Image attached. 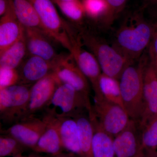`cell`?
<instances>
[{
	"instance_id": "1",
	"label": "cell",
	"mask_w": 157,
	"mask_h": 157,
	"mask_svg": "<svg viewBox=\"0 0 157 157\" xmlns=\"http://www.w3.org/2000/svg\"><path fill=\"white\" fill-rule=\"evenodd\" d=\"M154 25L141 14L135 13L121 26L116 34L114 46L130 61L135 62L142 56L151 42Z\"/></svg>"
},
{
	"instance_id": "2",
	"label": "cell",
	"mask_w": 157,
	"mask_h": 157,
	"mask_svg": "<svg viewBox=\"0 0 157 157\" xmlns=\"http://www.w3.org/2000/svg\"><path fill=\"white\" fill-rule=\"evenodd\" d=\"M147 60L141 56L137 64L129 65L119 79L124 108L131 119L138 123L144 112L143 71Z\"/></svg>"
},
{
	"instance_id": "3",
	"label": "cell",
	"mask_w": 157,
	"mask_h": 157,
	"mask_svg": "<svg viewBox=\"0 0 157 157\" xmlns=\"http://www.w3.org/2000/svg\"><path fill=\"white\" fill-rule=\"evenodd\" d=\"M46 114L55 118L71 117L92 112V106L88 100L69 85L61 83L44 109Z\"/></svg>"
},
{
	"instance_id": "4",
	"label": "cell",
	"mask_w": 157,
	"mask_h": 157,
	"mask_svg": "<svg viewBox=\"0 0 157 157\" xmlns=\"http://www.w3.org/2000/svg\"><path fill=\"white\" fill-rule=\"evenodd\" d=\"M81 39L99 63L102 73L119 79L126 68L132 63L114 46H111L89 34H81Z\"/></svg>"
},
{
	"instance_id": "5",
	"label": "cell",
	"mask_w": 157,
	"mask_h": 157,
	"mask_svg": "<svg viewBox=\"0 0 157 157\" xmlns=\"http://www.w3.org/2000/svg\"><path fill=\"white\" fill-rule=\"evenodd\" d=\"M93 117L102 130L113 138L125 128L131 119L126 110L115 103L103 97H94Z\"/></svg>"
},
{
	"instance_id": "6",
	"label": "cell",
	"mask_w": 157,
	"mask_h": 157,
	"mask_svg": "<svg viewBox=\"0 0 157 157\" xmlns=\"http://www.w3.org/2000/svg\"><path fill=\"white\" fill-rule=\"evenodd\" d=\"M39 15L46 33L71 53L72 31L62 20L52 0H29Z\"/></svg>"
},
{
	"instance_id": "7",
	"label": "cell",
	"mask_w": 157,
	"mask_h": 157,
	"mask_svg": "<svg viewBox=\"0 0 157 157\" xmlns=\"http://www.w3.org/2000/svg\"><path fill=\"white\" fill-rule=\"evenodd\" d=\"M32 85L17 84L0 89V118L6 124L22 119Z\"/></svg>"
},
{
	"instance_id": "8",
	"label": "cell",
	"mask_w": 157,
	"mask_h": 157,
	"mask_svg": "<svg viewBox=\"0 0 157 157\" xmlns=\"http://www.w3.org/2000/svg\"><path fill=\"white\" fill-rule=\"evenodd\" d=\"M53 72L61 83L69 85L90 100V88L87 78L76 63L71 53L60 55Z\"/></svg>"
},
{
	"instance_id": "9",
	"label": "cell",
	"mask_w": 157,
	"mask_h": 157,
	"mask_svg": "<svg viewBox=\"0 0 157 157\" xmlns=\"http://www.w3.org/2000/svg\"><path fill=\"white\" fill-rule=\"evenodd\" d=\"M47 121L35 116L23 119L8 128L1 130V134L14 137L26 148L33 149L47 126Z\"/></svg>"
},
{
	"instance_id": "10",
	"label": "cell",
	"mask_w": 157,
	"mask_h": 157,
	"mask_svg": "<svg viewBox=\"0 0 157 157\" xmlns=\"http://www.w3.org/2000/svg\"><path fill=\"white\" fill-rule=\"evenodd\" d=\"M61 83L52 72L34 83L31 87L28 104L23 119L35 116L37 112L45 109Z\"/></svg>"
},
{
	"instance_id": "11",
	"label": "cell",
	"mask_w": 157,
	"mask_h": 157,
	"mask_svg": "<svg viewBox=\"0 0 157 157\" xmlns=\"http://www.w3.org/2000/svg\"><path fill=\"white\" fill-rule=\"evenodd\" d=\"M72 50L71 53L84 76L91 83L94 97H101L99 79L101 73V67L95 57L82 48L80 41L73 36L71 38Z\"/></svg>"
},
{
	"instance_id": "12",
	"label": "cell",
	"mask_w": 157,
	"mask_h": 157,
	"mask_svg": "<svg viewBox=\"0 0 157 157\" xmlns=\"http://www.w3.org/2000/svg\"><path fill=\"white\" fill-rule=\"evenodd\" d=\"M144 112L139 123L140 128L157 116V74L154 66L147 60L143 71Z\"/></svg>"
},
{
	"instance_id": "13",
	"label": "cell",
	"mask_w": 157,
	"mask_h": 157,
	"mask_svg": "<svg viewBox=\"0 0 157 157\" xmlns=\"http://www.w3.org/2000/svg\"><path fill=\"white\" fill-rule=\"evenodd\" d=\"M57 60L50 62L40 57L29 55L17 68L19 76L18 84L33 85L53 72Z\"/></svg>"
},
{
	"instance_id": "14",
	"label": "cell",
	"mask_w": 157,
	"mask_h": 157,
	"mask_svg": "<svg viewBox=\"0 0 157 157\" xmlns=\"http://www.w3.org/2000/svg\"><path fill=\"white\" fill-rule=\"evenodd\" d=\"M140 145L139 123L131 119L128 126L113 138L114 157H135Z\"/></svg>"
},
{
	"instance_id": "15",
	"label": "cell",
	"mask_w": 157,
	"mask_h": 157,
	"mask_svg": "<svg viewBox=\"0 0 157 157\" xmlns=\"http://www.w3.org/2000/svg\"><path fill=\"white\" fill-rule=\"evenodd\" d=\"M25 33V28L14 13L11 0L6 14L0 19V55L12 46Z\"/></svg>"
},
{
	"instance_id": "16",
	"label": "cell",
	"mask_w": 157,
	"mask_h": 157,
	"mask_svg": "<svg viewBox=\"0 0 157 157\" xmlns=\"http://www.w3.org/2000/svg\"><path fill=\"white\" fill-rule=\"evenodd\" d=\"M25 36L29 55L40 57L50 62L56 61L58 59L60 55L56 53L47 39L50 37L45 33L37 29L25 28Z\"/></svg>"
},
{
	"instance_id": "17",
	"label": "cell",
	"mask_w": 157,
	"mask_h": 157,
	"mask_svg": "<svg viewBox=\"0 0 157 157\" xmlns=\"http://www.w3.org/2000/svg\"><path fill=\"white\" fill-rule=\"evenodd\" d=\"M45 116L47 121V126L32 150L37 153L56 155L63 152L64 148L59 134L56 119L47 114Z\"/></svg>"
},
{
	"instance_id": "18",
	"label": "cell",
	"mask_w": 157,
	"mask_h": 157,
	"mask_svg": "<svg viewBox=\"0 0 157 157\" xmlns=\"http://www.w3.org/2000/svg\"><path fill=\"white\" fill-rule=\"evenodd\" d=\"M64 149L82 157L76 120L73 117L56 118Z\"/></svg>"
},
{
	"instance_id": "19",
	"label": "cell",
	"mask_w": 157,
	"mask_h": 157,
	"mask_svg": "<svg viewBox=\"0 0 157 157\" xmlns=\"http://www.w3.org/2000/svg\"><path fill=\"white\" fill-rule=\"evenodd\" d=\"M11 2L15 15L24 27L40 30L48 36L29 0H11Z\"/></svg>"
},
{
	"instance_id": "20",
	"label": "cell",
	"mask_w": 157,
	"mask_h": 157,
	"mask_svg": "<svg viewBox=\"0 0 157 157\" xmlns=\"http://www.w3.org/2000/svg\"><path fill=\"white\" fill-rule=\"evenodd\" d=\"M86 113H81L74 118L78 128V140L82 157H92V144L94 128L92 121Z\"/></svg>"
},
{
	"instance_id": "21",
	"label": "cell",
	"mask_w": 157,
	"mask_h": 157,
	"mask_svg": "<svg viewBox=\"0 0 157 157\" xmlns=\"http://www.w3.org/2000/svg\"><path fill=\"white\" fill-rule=\"evenodd\" d=\"M90 118L94 128L92 144V157H114V138L102 130L93 118Z\"/></svg>"
},
{
	"instance_id": "22",
	"label": "cell",
	"mask_w": 157,
	"mask_h": 157,
	"mask_svg": "<svg viewBox=\"0 0 157 157\" xmlns=\"http://www.w3.org/2000/svg\"><path fill=\"white\" fill-rule=\"evenodd\" d=\"M27 53L24 33L18 41L0 55V68L17 69Z\"/></svg>"
},
{
	"instance_id": "23",
	"label": "cell",
	"mask_w": 157,
	"mask_h": 157,
	"mask_svg": "<svg viewBox=\"0 0 157 157\" xmlns=\"http://www.w3.org/2000/svg\"><path fill=\"white\" fill-rule=\"evenodd\" d=\"M99 86L101 97L124 108L118 79L102 73L99 79Z\"/></svg>"
},
{
	"instance_id": "24",
	"label": "cell",
	"mask_w": 157,
	"mask_h": 157,
	"mask_svg": "<svg viewBox=\"0 0 157 157\" xmlns=\"http://www.w3.org/2000/svg\"><path fill=\"white\" fill-rule=\"evenodd\" d=\"M140 145L145 150L157 151V116L140 128Z\"/></svg>"
},
{
	"instance_id": "25",
	"label": "cell",
	"mask_w": 157,
	"mask_h": 157,
	"mask_svg": "<svg viewBox=\"0 0 157 157\" xmlns=\"http://www.w3.org/2000/svg\"><path fill=\"white\" fill-rule=\"evenodd\" d=\"M27 148L14 137L2 134L0 136V157L16 156Z\"/></svg>"
},
{
	"instance_id": "26",
	"label": "cell",
	"mask_w": 157,
	"mask_h": 157,
	"mask_svg": "<svg viewBox=\"0 0 157 157\" xmlns=\"http://www.w3.org/2000/svg\"><path fill=\"white\" fill-rule=\"evenodd\" d=\"M85 13L93 18L105 16L109 18V9L105 0H82Z\"/></svg>"
},
{
	"instance_id": "27",
	"label": "cell",
	"mask_w": 157,
	"mask_h": 157,
	"mask_svg": "<svg viewBox=\"0 0 157 157\" xmlns=\"http://www.w3.org/2000/svg\"><path fill=\"white\" fill-rule=\"evenodd\" d=\"M56 4L67 17L73 21H80L85 13L82 3L79 0Z\"/></svg>"
},
{
	"instance_id": "28",
	"label": "cell",
	"mask_w": 157,
	"mask_h": 157,
	"mask_svg": "<svg viewBox=\"0 0 157 157\" xmlns=\"http://www.w3.org/2000/svg\"><path fill=\"white\" fill-rule=\"evenodd\" d=\"M19 81L17 69L0 68V89L18 84Z\"/></svg>"
},
{
	"instance_id": "29",
	"label": "cell",
	"mask_w": 157,
	"mask_h": 157,
	"mask_svg": "<svg viewBox=\"0 0 157 157\" xmlns=\"http://www.w3.org/2000/svg\"><path fill=\"white\" fill-rule=\"evenodd\" d=\"M148 48L149 59L153 64L157 65V23L154 25L153 34Z\"/></svg>"
},
{
	"instance_id": "30",
	"label": "cell",
	"mask_w": 157,
	"mask_h": 157,
	"mask_svg": "<svg viewBox=\"0 0 157 157\" xmlns=\"http://www.w3.org/2000/svg\"><path fill=\"white\" fill-rule=\"evenodd\" d=\"M109 9V18L110 19L114 15L121 12L124 9L128 0H105Z\"/></svg>"
},
{
	"instance_id": "31",
	"label": "cell",
	"mask_w": 157,
	"mask_h": 157,
	"mask_svg": "<svg viewBox=\"0 0 157 157\" xmlns=\"http://www.w3.org/2000/svg\"><path fill=\"white\" fill-rule=\"evenodd\" d=\"M10 0H0V16L6 14L9 7Z\"/></svg>"
},
{
	"instance_id": "32",
	"label": "cell",
	"mask_w": 157,
	"mask_h": 157,
	"mask_svg": "<svg viewBox=\"0 0 157 157\" xmlns=\"http://www.w3.org/2000/svg\"><path fill=\"white\" fill-rule=\"evenodd\" d=\"M144 157H157V151L144 149Z\"/></svg>"
},
{
	"instance_id": "33",
	"label": "cell",
	"mask_w": 157,
	"mask_h": 157,
	"mask_svg": "<svg viewBox=\"0 0 157 157\" xmlns=\"http://www.w3.org/2000/svg\"><path fill=\"white\" fill-rule=\"evenodd\" d=\"M52 157H79L77 155L69 152L68 153L62 152L55 156H52Z\"/></svg>"
},
{
	"instance_id": "34",
	"label": "cell",
	"mask_w": 157,
	"mask_h": 157,
	"mask_svg": "<svg viewBox=\"0 0 157 157\" xmlns=\"http://www.w3.org/2000/svg\"><path fill=\"white\" fill-rule=\"evenodd\" d=\"M135 157H144V149L143 148L141 147V145H140L139 150H138V152H137V155H136Z\"/></svg>"
},
{
	"instance_id": "35",
	"label": "cell",
	"mask_w": 157,
	"mask_h": 157,
	"mask_svg": "<svg viewBox=\"0 0 157 157\" xmlns=\"http://www.w3.org/2000/svg\"><path fill=\"white\" fill-rule=\"evenodd\" d=\"M75 0H52L55 3L57 2H73Z\"/></svg>"
},
{
	"instance_id": "36",
	"label": "cell",
	"mask_w": 157,
	"mask_h": 157,
	"mask_svg": "<svg viewBox=\"0 0 157 157\" xmlns=\"http://www.w3.org/2000/svg\"><path fill=\"white\" fill-rule=\"evenodd\" d=\"M147 1L152 6L157 7V0H147Z\"/></svg>"
},
{
	"instance_id": "37",
	"label": "cell",
	"mask_w": 157,
	"mask_h": 157,
	"mask_svg": "<svg viewBox=\"0 0 157 157\" xmlns=\"http://www.w3.org/2000/svg\"><path fill=\"white\" fill-rule=\"evenodd\" d=\"M27 157H45L39 155H30L29 156Z\"/></svg>"
},
{
	"instance_id": "38",
	"label": "cell",
	"mask_w": 157,
	"mask_h": 157,
	"mask_svg": "<svg viewBox=\"0 0 157 157\" xmlns=\"http://www.w3.org/2000/svg\"><path fill=\"white\" fill-rule=\"evenodd\" d=\"M13 157H27L25 156H22L21 154L18 155L16 156H14Z\"/></svg>"
},
{
	"instance_id": "39",
	"label": "cell",
	"mask_w": 157,
	"mask_h": 157,
	"mask_svg": "<svg viewBox=\"0 0 157 157\" xmlns=\"http://www.w3.org/2000/svg\"><path fill=\"white\" fill-rule=\"evenodd\" d=\"M153 65L154 66L155 69L156 71V73L157 74V65H155L154 64H153Z\"/></svg>"
}]
</instances>
